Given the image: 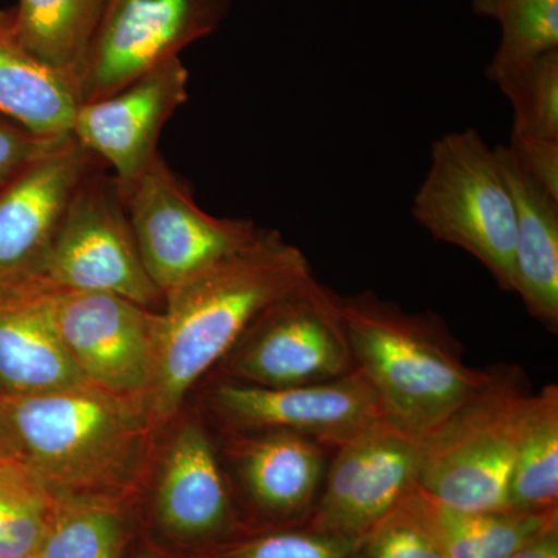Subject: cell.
Returning <instances> with one entry per match:
<instances>
[{"label":"cell","instance_id":"obj_22","mask_svg":"<svg viewBox=\"0 0 558 558\" xmlns=\"http://www.w3.org/2000/svg\"><path fill=\"white\" fill-rule=\"evenodd\" d=\"M421 495L447 558H510L532 538L558 523V510L465 512L440 506L424 492Z\"/></svg>","mask_w":558,"mask_h":558},{"label":"cell","instance_id":"obj_1","mask_svg":"<svg viewBox=\"0 0 558 558\" xmlns=\"http://www.w3.org/2000/svg\"><path fill=\"white\" fill-rule=\"evenodd\" d=\"M312 274L299 247L263 229L247 247L165 293L146 399L153 422L174 416L194 384L230 354L253 322Z\"/></svg>","mask_w":558,"mask_h":558},{"label":"cell","instance_id":"obj_15","mask_svg":"<svg viewBox=\"0 0 558 558\" xmlns=\"http://www.w3.org/2000/svg\"><path fill=\"white\" fill-rule=\"evenodd\" d=\"M229 457L245 497L260 515L304 526L317 505L332 450L279 432H231Z\"/></svg>","mask_w":558,"mask_h":558},{"label":"cell","instance_id":"obj_17","mask_svg":"<svg viewBox=\"0 0 558 558\" xmlns=\"http://www.w3.org/2000/svg\"><path fill=\"white\" fill-rule=\"evenodd\" d=\"M495 153L515 207L513 292L532 317L557 333L558 199L520 167L508 146Z\"/></svg>","mask_w":558,"mask_h":558},{"label":"cell","instance_id":"obj_30","mask_svg":"<svg viewBox=\"0 0 558 558\" xmlns=\"http://www.w3.org/2000/svg\"><path fill=\"white\" fill-rule=\"evenodd\" d=\"M508 148L520 167L558 199V140L510 138Z\"/></svg>","mask_w":558,"mask_h":558},{"label":"cell","instance_id":"obj_16","mask_svg":"<svg viewBox=\"0 0 558 558\" xmlns=\"http://www.w3.org/2000/svg\"><path fill=\"white\" fill-rule=\"evenodd\" d=\"M157 515L171 534L209 539L233 520L230 488L208 433L197 422L180 427L170 444L157 487Z\"/></svg>","mask_w":558,"mask_h":558},{"label":"cell","instance_id":"obj_19","mask_svg":"<svg viewBox=\"0 0 558 558\" xmlns=\"http://www.w3.org/2000/svg\"><path fill=\"white\" fill-rule=\"evenodd\" d=\"M78 90L25 49L14 10L0 9V116L44 138L72 135Z\"/></svg>","mask_w":558,"mask_h":558},{"label":"cell","instance_id":"obj_33","mask_svg":"<svg viewBox=\"0 0 558 558\" xmlns=\"http://www.w3.org/2000/svg\"><path fill=\"white\" fill-rule=\"evenodd\" d=\"M137 558H154L153 556H148V554H143V556H140Z\"/></svg>","mask_w":558,"mask_h":558},{"label":"cell","instance_id":"obj_21","mask_svg":"<svg viewBox=\"0 0 558 558\" xmlns=\"http://www.w3.org/2000/svg\"><path fill=\"white\" fill-rule=\"evenodd\" d=\"M510 509L558 510V388L548 385L529 395L521 411Z\"/></svg>","mask_w":558,"mask_h":558},{"label":"cell","instance_id":"obj_13","mask_svg":"<svg viewBox=\"0 0 558 558\" xmlns=\"http://www.w3.org/2000/svg\"><path fill=\"white\" fill-rule=\"evenodd\" d=\"M209 405L231 432H279L333 450L374 422L387 418L379 396L359 369L340 379L301 387L220 381Z\"/></svg>","mask_w":558,"mask_h":558},{"label":"cell","instance_id":"obj_2","mask_svg":"<svg viewBox=\"0 0 558 558\" xmlns=\"http://www.w3.org/2000/svg\"><path fill=\"white\" fill-rule=\"evenodd\" d=\"M17 461L58 501L100 499L138 478L153 418L142 403L92 385L0 400Z\"/></svg>","mask_w":558,"mask_h":558},{"label":"cell","instance_id":"obj_23","mask_svg":"<svg viewBox=\"0 0 558 558\" xmlns=\"http://www.w3.org/2000/svg\"><path fill=\"white\" fill-rule=\"evenodd\" d=\"M473 11L501 27V40L486 69L497 83L545 51L558 49V0H472Z\"/></svg>","mask_w":558,"mask_h":558},{"label":"cell","instance_id":"obj_8","mask_svg":"<svg viewBox=\"0 0 558 558\" xmlns=\"http://www.w3.org/2000/svg\"><path fill=\"white\" fill-rule=\"evenodd\" d=\"M98 161L80 183L58 231L44 292H106L153 310L163 301L140 256L116 179Z\"/></svg>","mask_w":558,"mask_h":558},{"label":"cell","instance_id":"obj_18","mask_svg":"<svg viewBox=\"0 0 558 558\" xmlns=\"http://www.w3.org/2000/svg\"><path fill=\"white\" fill-rule=\"evenodd\" d=\"M84 385L54 328L47 292L0 301V400Z\"/></svg>","mask_w":558,"mask_h":558},{"label":"cell","instance_id":"obj_25","mask_svg":"<svg viewBox=\"0 0 558 558\" xmlns=\"http://www.w3.org/2000/svg\"><path fill=\"white\" fill-rule=\"evenodd\" d=\"M121 537L123 524L108 501H60L36 558H117Z\"/></svg>","mask_w":558,"mask_h":558},{"label":"cell","instance_id":"obj_24","mask_svg":"<svg viewBox=\"0 0 558 558\" xmlns=\"http://www.w3.org/2000/svg\"><path fill=\"white\" fill-rule=\"evenodd\" d=\"M58 505L21 462H0V558H36Z\"/></svg>","mask_w":558,"mask_h":558},{"label":"cell","instance_id":"obj_28","mask_svg":"<svg viewBox=\"0 0 558 558\" xmlns=\"http://www.w3.org/2000/svg\"><path fill=\"white\" fill-rule=\"evenodd\" d=\"M359 543L307 526L281 527L234 543L213 558H357Z\"/></svg>","mask_w":558,"mask_h":558},{"label":"cell","instance_id":"obj_6","mask_svg":"<svg viewBox=\"0 0 558 558\" xmlns=\"http://www.w3.org/2000/svg\"><path fill=\"white\" fill-rule=\"evenodd\" d=\"M231 380L301 387L357 369L337 293L312 274L253 322L229 354Z\"/></svg>","mask_w":558,"mask_h":558},{"label":"cell","instance_id":"obj_3","mask_svg":"<svg viewBox=\"0 0 558 558\" xmlns=\"http://www.w3.org/2000/svg\"><path fill=\"white\" fill-rule=\"evenodd\" d=\"M355 366L391 424L422 438L472 398L488 371L470 368L436 315L410 314L373 292L337 295Z\"/></svg>","mask_w":558,"mask_h":558},{"label":"cell","instance_id":"obj_9","mask_svg":"<svg viewBox=\"0 0 558 558\" xmlns=\"http://www.w3.org/2000/svg\"><path fill=\"white\" fill-rule=\"evenodd\" d=\"M51 319L70 357L92 387L146 409L160 314L106 292H47Z\"/></svg>","mask_w":558,"mask_h":558},{"label":"cell","instance_id":"obj_4","mask_svg":"<svg viewBox=\"0 0 558 558\" xmlns=\"http://www.w3.org/2000/svg\"><path fill=\"white\" fill-rule=\"evenodd\" d=\"M527 380L515 366L488 379L421 438L416 486L440 506L465 512L510 509L521 411Z\"/></svg>","mask_w":558,"mask_h":558},{"label":"cell","instance_id":"obj_27","mask_svg":"<svg viewBox=\"0 0 558 558\" xmlns=\"http://www.w3.org/2000/svg\"><path fill=\"white\" fill-rule=\"evenodd\" d=\"M357 558H447L416 484L360 538Z\"/></svg>","mask_w":558,"mask_h":558},{"label":"cell","instance_id":"obj_11","mask_svg":"<svg viewBox=\"0 0 558 558\" xmlns=\"http://www.w3.org/2000/svg\"><path fill=\"white\" fill-rule=\"evenodd\" d=\"M230 0H108L87 51L80 102L108 97L218 31Z\"/></svg>","mask_w":558,"mask_h":558},{"label":"cell","instance_id":"obj_20","mask_svg":"<svg viewBox=\"0 0 558 558\" xmlns=\"http://www.w3.org/2000/svg\"><path fill=\"white\" fill-rule=\"evenodd\" d=\"M108 0H20L14 9L25 49L78 90L87 51ZM80 97V94H78Z\"/></svg>","mask_w":558,"mask_h":558},{"label":"cell","instance_id":"obj_32","mask_svg":"<svg viewBox=\"0 0 558 558\" xmlns=\"http://www.w3.org/2000/svg\"><path fill=\"white\" fill-rule=\"evenodd\" d=\"M17 461L14 454L13 446H11L9 435H7L5 425L0 417V462ZM20 462V461H17Z\"/></svg>","mask_w":558,"mask_h":558},{"label":"cell","instance_id":"obj_12","mask_svg":"<svg viewBox=\"0 0 558 558\" xmlns=\"http://www.w3.org/2000/svg\"><path fill=\"white\" fill-rule=\"evenodd\" d=\"M421 438L387 418L330 453L317 505L304 526L360 539L416 484Z\"/></svg>","mask_w":558,"mask_h":558},{"label":"cell","instance_id":"obj_31","mask_svg":"<svg viewBox=\"0 0 558 558\" xmlns=\"http://www.w3.org/2000/svg\"><path fill=\"white\" fill-rule=\"evenodd\" d=\"M510 558H558V523L532 538Z\"/></svg>","mask_w":558,"mask_h":558},{"label":"cell","instance_id":"obj_10","mask_svg":"<svg viewBox=\"0 0 558 558\" xmlns=\"http://www.w3.org/2000/svg\"><path fill=\"white\" fill-rule=\"evenodd\" d=\"M98 161L69 135L0 189V301L44 292L62 219Z\"/></svg>","mask_w":558,"mask_h":558},{"label":"cell","instance_id":"obj_26","mask_svg":"<svg viewBox=\"0 0 558 558\" xmlns=\"http://www.w3.org/2000/svg\"><path fill=\"white\" fill-rule=\"evenodd\" d=\"M513 110L512 137L558 140V49L497 81Z\"/></svg>","mask_w":558,"mask_h":558},{"label":"cell","instance_id":"obj_29","mask_svg":"<svg viewBox=\"0 0 558 558\" xmlns=\"http://www.w3.org/2000/svg\"><path fill=\"white\" fill-rule=\"evenodd\" d=\"M64 138L39 137L13 120L0 116V189Z\"/></svg>","mask_w":558,"mask_h":558},{"label":"cell","instance_id":"obj_7","mask_svg":"<svg viewBox=\"0 0 558 558\" xmlns=\"http://www.w3.org/2000/svg\"><path fill=\"white\" fill-rule=\"evenodd\" d=\"M120 193L143 266L161 295L247 247L263 231L253 220L218 218L202 209L189 183L160 154Z\"/></svg>","mask_w":558,"mask_h":558},{"label":"cell","instance_id":"obj_14","mask_svg":"<svg viewBox=\"0 0 558 558\" xmlns=\"http://www.w3.org/2000/svg\"><path fill=\"white\" fill-rule=\"evenodd\" d=\"M190 72L179 58L161 62L108 97L80 102L72 135L109 165L120 191L130 189L159 156L168 120L189 101Z\"/></svg>","mask_w":558,"mask_h":558},{"label":"cell","instance_id":"obj_5","mask_svg":"<svg viewBox=\"0 0 558 558\" xmlns=\"http://www.w3.org/2000/svg\"><path fill=\"white\" fill-rule=\"evenodd\" d=\"M411 213L436 241L469 252L513 292L515 207L495 148L469 128L436 140Z\"/></svg>","mask_w":558,"mask_h":558}]
</instances>
